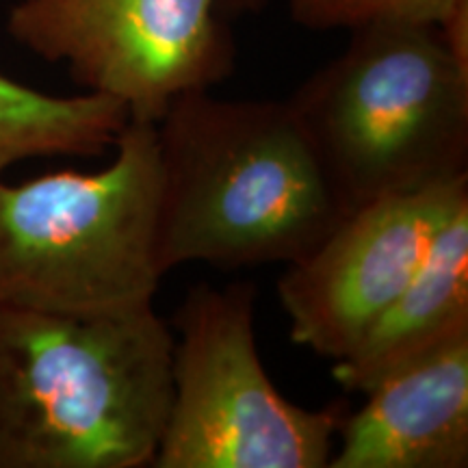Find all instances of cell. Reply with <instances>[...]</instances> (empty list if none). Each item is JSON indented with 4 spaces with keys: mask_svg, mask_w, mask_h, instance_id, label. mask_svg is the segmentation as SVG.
Returning <instances> with one entry per match:
<instances>
[{
    "mask_svg": "<svg viewBox=\"0 0 468 468\" xmlns=\"http://www.w3.org/2000/svg\"><path fill=\"white\" fill-rule=\"evenodd\" d=\"M163 273L300 261L345 210L289 102L174 98L156 122Z\"/></svg>",
    "mask_w": 468,
    "mask_h": 468,
    "instance_id": "1",
    "label": "cell"
},
{
    "mask_svg": "<svg viewBox=\"0 0 468 468\" xmlns=\"http://www.w3.org/2000/svg\"><path fill=\"white\" fill-rule=\"evenodd\" d=\"M172 349L152 303L102 314L0 306V468H152Z\"/></svg>",
    "mask_w": 468,
    "mask_h": 468,
    "instance_id": "2",
    "label": "cell"
},
{
    "mask_svg": "<svg viewBox=\"0 0 468 468\" xmlns=\"http://www.w3.org/2000/svg\"><path fill=\"white\" fill-rule=\"evenodd\" d=\"M286 102L345 213L468 174V66L436 25L356 28Z\"/></svg>",
    "mask_w": 468,
    "mask_h": 468,
    "instance_id": "3",
    "label": "cell"
},
{
    "mask_svg": "<svg viewBox=\"0 0 468 468\" xmlns=\"http://www.w3.org/2000/svg\"><path fill=\"white\" fill-rule=\"evenodd\" d=\"M98 172L0 178V306L102 314L152 303L161 278L154 122L128 120Z\"/></svg>",
    "mask_w": 468,
    "mask_h": 468,
    "instance_id": "4",
    "label": "cell"
},
{
    "mask_svg": "<svg viewBox=\"0 0 468 468\" xmlns=\"http://www.w3.org/2000/svg\"><path fill=\"white\" fill-rule=\"evenodd\" d=\"M172 399L152 468H327L349 401L297 406L262 367L256 286L193 284L172 317Z\"/></svg>",
    "mask_w": 468,
    "mask_h": 468,
    "instance_id": "5",
    "label": "cell"
},
{
    "mask_svg": "<svg viewBox=\"0 0 468 468\" xmlns=\"http://www.w3.org/2000/svg\"><path fill=\"white\" fill-rule=\"evenodd\" d=\"M17 46L63 63L76 85L159 122L174 98L234 72L219 0H20L5 22Z\"/></svg>",
    "mask_w": 468,
    "mask_h": 468,
    "instance_id": "6",
    "label": "cell"
},
{
    "mask_svg": "<svg viewBox=\"0 0 468 468\" xmlns=\"http://www.w3.org/2000/svg\"><path fill=\"white\" fill-rule=\"evenodd\" d=\"M468 204V174L351 210L278 280L295 345L341 360L406 289L442 226Z\"/></svg>",
    "mask_w": 468,
    "mask_h": 468,
    "instance_id": "7",
    "label": "cell"
},
{
    "mask_svg": "<svg viewBox=\"0 0 468 468\" xmlns=\"http://www.w3.org/2000/svg\"><path fill=\"white\" fill-rule=\"evenodd\" d=\"M349 410L327 468H466L468 330L388 373Z\"/></svg>",
    "mask_w": 468,
    "mask_h": 468,
    "instance_id": "8",
    "label": "cell"
},
{
    "mask_svg": "<svg viewBox=\"0 0 468 468\" xmlns=\"http://www.w3.org/2000/svg\"><path fill=\"white\" fill-rule=\"evenodd\" d=\"M468 330V204L436 234L410 282L332 376L347 393H368L388 373Z\"/></svg>",
    "mask_w": 468,
    "mask_h": 468,
    "instance_id": "9",
    "label": "cell"
},
{
    "mask_svg": "<svg viewBox=\"0 0 468 468\" xmlns=\"http://www.w3.org/2000/svg\"><path fill=\"white\" fill-rule=\"evenodd\" d=\"M126 124L128 109L111 96H55L0 74V178L35 156H101Z\"/></svg>",
    "mask_w": 468,
    "mask_h": 468,
    "instance_id": "10",
    "label": "cell"
},
{
    "mask_svg": "<svg viewBox=\"0 0 468 468\" xmlns=\"http://www.w3.org/2000/svg\"><path fill=\"white\" fill-rule=\"evenodd\" d=\"M462 0H289L291 17L310 31H356L382 22L441 25Z\"/></svg>",
    "mask_w": 468,
    "mask_h": 468,
    "instance_id": "11",
    "label": "cell"
},
{
    "mask_svg": "<svg viewBox=\"0 0 468 468\" xmlns=\"http://www.w3.org/2000/svg\"><path fill=\"white\" fill-rule=\"evenodd\" d=\"M267 0H219L221 14L226 16H243V14H256L265 7Z\"/></svg>",
    "mask_w": 468,
    "mask_h": 468,
    "instance_id": "12",
    "label": "cell"
}]
</instances>
